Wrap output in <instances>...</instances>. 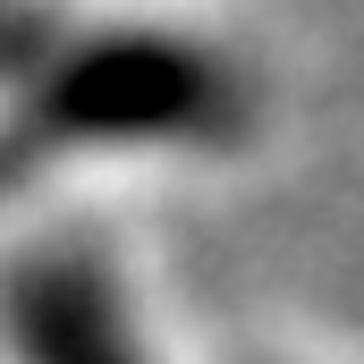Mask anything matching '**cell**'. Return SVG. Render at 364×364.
<instances>
[{"label": "cell", "instance_id": "cell-2", "mask_svg": "<svg viewBox=\"0 0 364 364\" xmlns=\"http://www.w3.org/2000/svg\"><path fill=\"white\" fill-rule=\"evenodd\" d=\"M0 339L17 364H144L119 279L85 246H34L0 279Z\"/></svg>", "mask_w": 364, "mask_h": 364}, {"label": "cell", "instance_id": "cell-1", "mask_svg": "<svg viewBox=\"0 0 364 364\" xmlns=\"http://www.w3.org/2000/svg\"><path fill=\"white\" fill-rule=\"evenodd\" d=\"M246 127L237 68L178 26H93L43 43L0 102L9 153L34 170L51 153H178Z\"/></svg>", "mask_w": 364, "mask_h": 364}]
</instances>
